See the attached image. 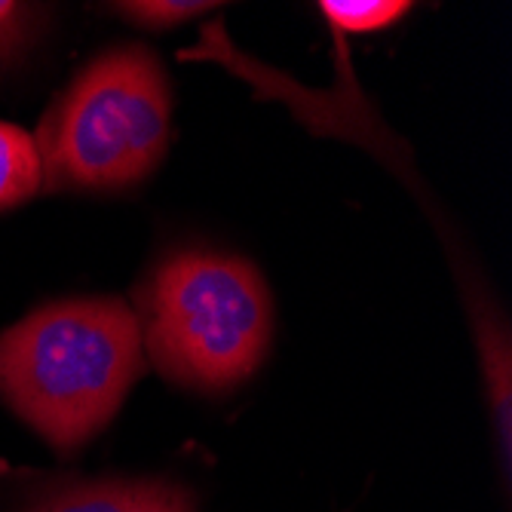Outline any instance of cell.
Masks as SVG:
<instances>
[{
    "mask_svg": "<svg viewBox=\"0 0 512 512\" xmlns=\"http://www.w3.org/2000/svg\"><path fill=\"white\" fill-rule=\"evenodd\" d=\"M138 329L160 375L197 390H227L261 365L273 304L261 273L230 255L181 252L138 292Z\"/></svg>",
    "mask_w": 512,
    "mask_h": 512,
    "instance_id": "obj_2",
    "label": "cell"
},
{
    "mask_svg": "<svg viewBox=\"0 0 512 512\" xmlns=\"http://www.w3.org/2000/svg\"><path fill=\"white\" fill-rule=\"evenodd\" d=\"M142 365L138 316L120 298L59 301L0 332V396L59 451L111 421Z\"/></svg>",
    "mask_w": 512,
    "mask_h": 512,
    "instance_id": "obj_1",
    "label": "cell"
},
{
    "mask_svg": "<svg viewBox=\"0 0 512 512\" xmlns=\"http://www.w3.org/2000/svg\"><path fill=\"white\" fill-rule=\"evenodd\" d=\"M28 512H194L191 494L169 482H86L46 494Z\"/></svg>",
    "mask_w": 512,
    "mask_h": 512,
    "instance_id": "obj_4",
    "label": "cell"
},
{
    "mask_svg": "<svg viewBox=\"0 0 512 512\" xmlns=\"http://www.w3.org/2000/svg\"><path fill=\"white\" fill-rule=\"evenodd\" d=\"M319 10L335 28L365 34L402 19L408 13V4H396V0H325Z\"/></svg>",
    "mask_w": 512,
    "mask_h": 512,
    "instance_id": "obj_6",
    "label": "cell"
},
{
    "mask_svg": "<svg viewBox=\"0 0 512 512\" xmlns=\"http://www.w3.org/2000/svg\"><path fill=\"white\" fill-rule=\"evenodd\" d=\"M28 13L19 4H0V56L16 50V43L25 37Z\"/></svg>",
    "mask_w": 512,
    "mask_h": 512,
    "instance_id": "obj_8",
    "label": "cell"
},
{
    "mask_svg": "<svg viewBox=\"0 0 512 512\" xmlns=\"http://www.w3.org/2000/svg\"><path fill=\"white\" fill-rule=\"evenodd\" d=\"M43 188V166L34 135L0 123V209L25 203Z\"/></svg>",
    "mask_w": 512,
    "mask_h": 512,
    "instance_id": "obj_5",
    "label": "cell"
},
{
    "mask_svg": "<svg viewBox=\"0 0 512 512\" xmlns=\"http://www.w3.org/2000/svg\"><path fill=\"white\" fill-rule=\"evenodd\" d=\"M200 10H206L203 4H126L123 13L132 16V19H142L148 25H172V22H181L188 16H197Z\"/></svg>",
    "mask_w": 512,
    "mask_h": 512,
    "instance_id": "obj_7",
    "label": "cell"
},
{
    "mask_svg": "<svg viewBox=\"0 0 512 512\" xmlns=\"http://www.w3.org/2000/svg\"><path fill=\"white\" fill-rule=\"evenodd\" d=\"M34 142L50 188L111 191L151 175L169 145V86L157 56L123 46L89 62Z\"/></svg>",
    "mask_w": 512,
    "mask_h": 512,
    "instance_id": "obj_3",
    "label": "cell"
}]
</instances>
